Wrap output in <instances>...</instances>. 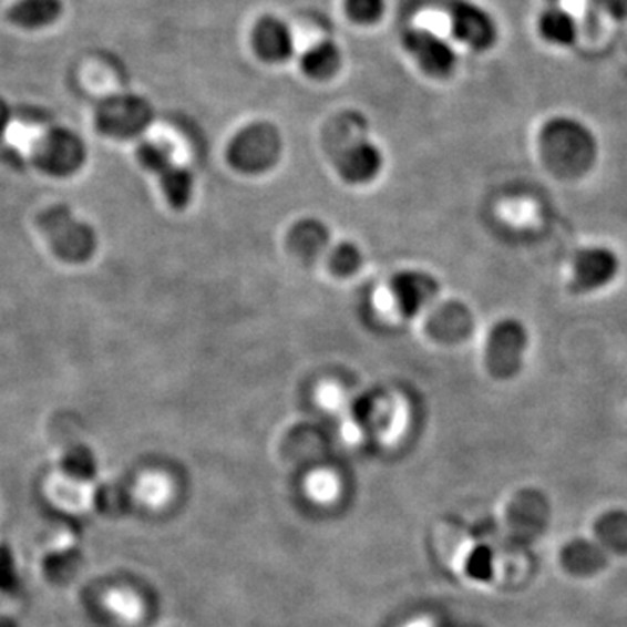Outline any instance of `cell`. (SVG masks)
Here are the masks:
<instances>
[{
    "mask_svg": "<svg viewBox=\"0 0 627 627\" xmlns=\"http://www.w3.org/2000/svg\"><path fill=\"white\" fill-rule=\"evenodd\" d=\"M603 13L615 20H626L627 18V0H593Z\"/></svg>",
    "mask_w": 627,
    "mask_h": 627,
    "instance_id": "obj_22",
    "label": "cell"
},
{
    "mask_svg": "<svg viewBox=\"0 0 627 627\" xmlns=\"http://www.w3.org/2000/svg\"><path fill=\"white\" fill-rule=\"evenodd\" d=\"M342 63L339 45L331 41H321L301 54L300 66L304 74L312 79H328L337 74Z\"/></svg>",
    "mask_w": 627,
    "mask_h": 627,
    "instance_id": "obj_13",
    "label": "cell"
},
{
    "mask_svg": "<svg viewBox=\"0 0 627 627\" xmlns=\"http://www.w3.org/2000/svg\"><path fill=\"white\" fill-rule=\"evenodd\" d=\"M434 277L422 270H403L395 274L389 282L388 297L392 309L404 318H413L422 312L438 295Z\"/></svg>",
    "mask_w": 627,
    "mask_h": 627,
    "instance_id": "obj_6",
    "label": "cell"
},
{
    "mask_svg": "<svg viewBox=\"0 0 627 627\" xmlns=\"http://www.w3.org/2000/svg\"><path fill=\"white\" fill-rule=\"evenodd\" d=\"M164 196L175 208H185L194 192V176L187 167L173 163L160 175Z\"/></svg>",
    "mask_w": 627,
    "mask_h": 627,
    "instance_id": "obj_14",
    "label": "cell"
},
{
    "mask_svg": "<svg viewBox=\"0 0 627 627\" xmlns=\"http://www.w3.org/2000/svg\"><path fill=\"white\" fill-rule=\"evenodd\" d=\"M386 11V0H346V13L356 23H376Z\"/></svg>",
    "mask_w": 627,
    "mask_h": 627,
    "instance_id": "obj_19",
    "label": "cell"
},
{
    "mask_svg": "<svg viewBox=\"0 0 627 627\" xmlns=\"http://www.w3.org/2000/svg\"><path fill=\"white\" fill-rule=\"evenodd\" d=\"M538 32L549 44L572 45L577 39V21L559 6H551L538 17Z\"/></svg>",
    "mask_w": 627,
    "mask_h": 627,
    "instance_id": "obj_12",
    "label": "cell"
},
{
    "mask_svg": "<svg viewBox=\"0 0 627 627\" xmlns=\"http://www.w3.org/2000/svg\"><path fill=\"white\" fill-rule=\"evenodd\" d=\"M111 608L126 620L138 619L142 615V605H140L138 598L136 596L130 595V593H115L111 596Z\"/></svg>",
    "mask_w": 627,
    "mask_h": 627,
    "instance_id": "obj_21",
    "label": "cell"
},
{
    "mask_svg": "<svg viewBox=\"0 0 627 627\" xmlns=\"http://www.w3.org/2000/svg\"><path fill=\"white\" fill-rule=\"evenodd\" d=\"M619 258L608 248H586L575 255L571 289L575 295L593 294L614 281Z\"/></svg>",
    "mask_w": 627,
    "mask_h": 627,
    "instance_id": "obj_7",
    "label": "cell"
},
{
    "mask_svg": "<svg viewBox=\"0 0 627 627\" xmlns=\"http://www.w3.org/2000/svg\"><path fill=\"white\" fill-rule=\"evenodd\" d=\"M253 48L264 62H286L294 54V35L285 21L265 17L253 30Z\"/></svg>",
    "mask_w": 627,
    "mask_h": 627,
    "instance_id": "obj_8",
    "label": "cell"
},
{
    "mask_svg": "<svg viewBox=\"0 0 627 627\" xmlns=\"http://www.w3.org/2000/svg\"><path fill=\"white\" fill-rule=\"evenodd\" d=\"M450 25L456 41L474 51H486L497 41V25L481 6L456 0L450 8Z\"/></svg>",
    "mask_w": 627,
    "mask_h": 627,
    "instance_id": "obj_5",
    "label": "cell"
},
{
    "mask_svg": "<svg viewBox=\"0 0 627 627\" xmlns=\"http://www.w3.org/2000/svg\"><path fill=\"white\" fill-rule=\"evenodd\" d=\"M151 106L138 96L112 100L103 109V124L109 133L119 136L136 135L151 123Z\"/></svg>",
    "mask_w": 627,
    "mask_h": 627,
    "instance_id": "obj_9",
    "label": "cell"
},
{
    "mask_svg": "<svg viewBox=\"0 0 627 627\" xmlns=\"http://www.w3.org/2000/svg\"><path fill=\"white\" fill-rule=\"evenodd\" d=\"M140 497L151 507H161L172 497V486L164 477H147V480L143 481Z\"/></svg>",
    "mask_w": 627,
    "mask_h": 627,
    "instance_id": "obj_20",
    "label": "cell"
},
{
    "mask_svg": "<svg viewBox=\"0 0 627 627\" xmlns=\"http://www.w3.org/2000/svg\"><path fill=\"white\" fill-rule=\"evenodd\" d=\"M361 265V253L351 243H342L330 251V269L339 276L356 273Z\"/></svg>",
    "mask_w": 627,
    "mask_h": 627,
    "instance_id": "obj_17",
    "label": "cell"
},
{
    "mask_svg": "<svg viewBox=\"0 0 627 627\" xmlns=\"http://www.w3.org/2000/svg\"><path fill=\"white\" fill-rule=\"evenodd\" d=\"M404 50L431 78H449L456 66V53L449 41L425 29H410L403 35Z\"/></svg>",
    "mask_w": 627,
    "mask_h": 627,
    "instance_id": "obj_4",
    "label": "cell"
},
{
    "mask_svg": "<svg viewBox=\"0 0 627 627\" xmlns=\"http://www.w3.org/2000/svg\"><path fill=\"white\" fill-rule=\"evenodd\" d=\"M538 143L542 161L562 178H577L589 172L598 154V143L589 127L566 115L547 121Z\"/></svg>",
    "mask_w": 627,
    "mask_h": 627,
    "instance_id": "obj_1",
    "label": "cell"
},
{
    "mask_svg": "<svg viewBox=\"0 0 627 627\" xmlns=\"http://www.w3.org/2000/svg\"><path fill=\"white\" fill-rule=\"evenodd\" d=\"M138 160L143 166L151 169L152 173H157V175H161L166 167L175 163L172 152L157 142L143 143L142 147L138 148Z\"/></svg>",
    "mask_w": 627,
    "mask_h": 627,
    "instance_id": "obj_18",
    "label": "cell"
},
{
    "mask_svg": "<svg viewBox=\"0 0 627 627\" xmlns=\"http://www.w3.org/2000/svg\"><path fill=\"white\" fill-rule=\"evenodd\" d=\"M289 240L294 243V248L298 253L306 257H314L327 248L328 230L321 222L304 220L294 227L289 234Z\"/></svg>",
    "mask_w": 627,
    "mask_h": 627,
    "instance_id": "obj_15",
    "label": "cell"
},
{
    "mask_svg": "<svg viewBox=\"0 0 627 627\" xmlns=\"http://www.w3.org/2000/svg\"><path fill=\"white\" fill-rule=\"evenodd\" d=\"M528 331L517 319H502L492 328L486 342V368L495 379L510 380L523 367Z\"/></svg>",
    "mask_w": 627,
    "mask_h": 627,
    "instance_id": "obj_3",
    "label": "cell"
},
{
    "mask_svg": "<svg viewBox=\"0 0 627 627\" xmlns=\"http://www.w3.org/2000/svg\"><path fill=\"white\" fill-rule=\"evenodd\" d=\"M281 148V135L273 124H249L228 145V163L243 173H261L277 163Z\"/></svg>",
    "mask_w": 627,
    "mask_h": 627,
    "instance_id": "obj_2",
    "label": "cell"
},
{
    "mask_svg": "<svg viewBox=\"0 0 627 627\" xmlns=\"http://www.w3.org/2000/svg\"><path fill=\"white\" fill-rule=\"evenodd\" d=\"M306 492L316 504H331L339 497V477L330 471H316L307 477Z\"/></svg>",
    "mask_w": 627,
    "mask_h": 627,
    "instance_id": "obj_16",
    "label": "cell"
},
{
    "mask_svg": "<svg viewBox=\"0 0 627 627\" xmlns=\"http://www.w3.org/2000/svg\"><path fill=\"white\" fill-rule=\"evenodd\" d=\"M403 627H428V623H425V620H413V623L407 624V626Z\"/></svg>",
    "mask_w": 627,
    "mask_h": 627,
    "instance_id": "obj_23",
    "label": "cell"
},
{
    "mask_svg": "<svg viewBox=\"0 0 627 627\" xmlns=\"http://www.w3.org/2000/svg\"><path fill=\"white\" fill-rule=\"evenodd\" d=\"M382 152L370 142L354 143L339 157L337 169L347 184H368L382 169Z\"/></svg>",
    "mask_w": 627,
    "mask_h": 627,
    "instance_id": "obj_10",
    "label": "cell"
},
{
    "mask_svg": "<svg viewBox=\"0 0 627 627\" xmlns=\"http://www.w3.org/2000/svg\"><path fill=\"white\" fill-rule=\"evenodd\" d=\"M62 14V0H17L8 9V20L23 30L45 29L56 23Z\"/></svg>",
    "mask_w": 627,
    "mask_h": 627,
    "instance_id": "obj_11",
    "label": "cell"
}]
</instances>
